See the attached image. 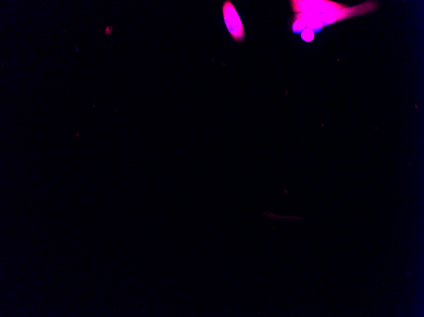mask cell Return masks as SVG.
<instances>
[{
	"instance_id": "6da1fadb",
	"label": "cell",
	"mask_w": 424,
	"mask_h": 317,
	"mask_svg": "<svg viewBox=\"0 0 424 317\" xmlns=\"http://www.w3.org/2000/svg\"><path fill=\"white\" fill-rule=\"evenodd\" d=\"M222 14L226 27L234 41H243L245 38L243 23L234 4L229 0L223 3Z\"/></svg>"
},
{
	"instance_id": "7a4b0ae2",
	"label": "cell",
	"mask_w": 424,
	"mask_h": 317,
	"mask_svg": "<svg viewBox=\"0 0 424 317\" xmlns=\"http://www.w3.org/2000/svg\"><path fill=\"white\" fill-rule=\"evenodd\" d=\"M314 36V32L310 29H305L302 33V38L306 41H311L313 40Z\"/></svg>"
}]
</instances>
